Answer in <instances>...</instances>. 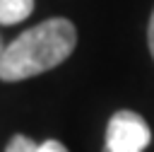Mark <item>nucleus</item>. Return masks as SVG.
<instances>
[{
    "instance_id": "1",
    "label": "nucleus",
    "mask_w": 154,
    "mask_h": 152,
    "mask_svg": "<svg viewBox=\"0 0 154 152\" xmlns=\"http://www.w3.org/2000/svg\"><path fill=\"white\" fill-rule=\"evenodd\" d=\"M77 46V29L65 17H51L22 31L0 53V80L19 82L65 63Z\"/></svg>"
},
{
    "instance_id": "3",
    "label": "nucleus",
    "mask_w": 154,
    "mask_h": 152,
    "mask_svg": "<svg viewBox=\"0 0 154 152\" xmlns=\"http://www.w3.org/2000/svg\"><path fill=\"white\" fill-rule=\"evenodd\" d=\"M34 12V0H0V24L24 22Z\"/></svg>"
},
{
    "instance_id": "5",
    "label": "nucleus",
    "mask_w": 154,
    "mask_h": 152,
    "mask_svg": "<svg viewBox=\"0 0 154 152\" xmlns=\"http://www.w3.org/2000/svg\"><path fill=\"white\" fill-rule=\"evenodd\" d=\"M38 152H67V147L58 140H43L38 142Z\"/></svg>"
},
{
    "instance_id": "7",
    "label": "nucleus",
    "mask_w": 154,
    "mask_h": 152,
    "mask_svg": "<svg viewBox=\"0 0 154 152\" xmlns=\"http://www.w3.org/2000/svg\"><path fill=\"white\" fill-rule=\"evenodd\" d=\"M0 53H2V48H0Z\"/></svg>"
},
{
    "instance_id": "2",
    "label": "nucleus",
    "mask_w": 154,
    "mask_h": 152,
    "mask_svg": "<svg viewBox=\"0 0 154 152\" xmlns=\"http://www.w3.org/2000/svg\"><path fill=\"white\" fill-rule=\"evenodd\" d=\"M152 142L147 121L135 111H116L106 125L103 152H144Z\"/></svg>"
},
{
    "instance_id": "6",
    "label": "nucleus",
    "mask_w": 154,
    "mask_h": 152,
    "mask_svg": "<svg viewBox=\"0 0 154 152\" xmlns=\"http://www.w3.org/2000/svg\"><path fill=\"white\" fill-rule=\"evenodd\" d=\"M147 46H149V53L154 58V12L149 17V27H147Z\"/></svg>"
},
{
    "instance_id": "4",
    "label": "nucleus",
    "mask_w": 154,
    "mask_h": 152,
    "mask_svg": "<svg viewBox=\"0 0 154 152\" xmlns=\"http://www.w3.org/2000/svg\"><path fill=\"white\" fill-rule=\"evenodd\" d=\"M5 152H38V142H34V140L26 138V135H14V138L7 142Z\"/></svg>"
}]
</instances>
